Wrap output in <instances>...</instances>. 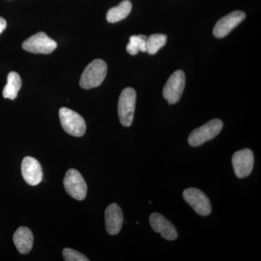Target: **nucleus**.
<instances>
[{
	"instance_id": "f257e3e1",
	"label": "nucleus",
	"mask_w": 261,
	"mask_h": 261,
	"mask_svg": "<svg viewBox=\"0 0 261 261\" xmlns=\"http://www.w3.org/2000/svg\"><path fill=\"white\" fill-rule=\"evenodd\" d=\"M108 66L101 59L94 60L84 69L80 80V86L84 89L99 87L107 75Z\"/></svg>"
},
{
	"instance_id": "f03ea898",
	"label": "nucleus",
	"mask_w": 261,
	"mask_h": 261,
	"mask_svg": "<svg viewBox=\"0 0 261 261\" xmlns=\"http://www.w3.org/2000/svg\"><path fill=\"white\" fill-rule=\"evenodd\" d=\"M137 94L135 89L127 87L122 91L118 99V111L120 122L123 126L129 127L133 122Z\"/></svg>"
},
{
	"instance_id": "7ed1b4c3",
	"label": "nucleus",
	"mask_w": 261,
	"mask_h": 261,
	"mask_svg": "<svg viewBox=\"0 0 261 261\" xmlns=\"http://www.w3.org/2000/svg\"><path fill=\"white\" fill-rule=\"evenodd\" d=\"M223 128V122L214 119L192 130L188 137L189 144L192 147H199L217 137Z\"/></svg>"
},
{
	"instance_id": "20e7f679",
	"label": "nucleus",
	"mask_w": 261,
	"mask_h": 261,
	"mask_svg": "<svg viewBox=\"0 0 261 261\" xmlns=\"http://www.w3.org/2000/svg\"><path fill=\"white\" fill-rule=\"evenodd\" d=\"M59 117L62 127L66 133L73 137H83L87 129L83 117L67 108L59 110Z\"/></svg>"
},
{
	"instance_id": "39448f33",
	"label": "nucleus",
	"mask_w": 261,
	"mask_h": 261,
	"mask_svg": "<svg viewBox=\"0 0 261 261\" xmlns=\"http://www.w3.org/2000/svg\"><path fill=\"white\" fill-rule=\"evenodd\" d=\"M65 191L77 200H83L87 193V185L82 175L77 170L70 168L63 180Z\"/></svg>"
},
{
	"instance_id": "423d86ee",
	"label": "nucleus",
	"mask_w": 261,
	"mask_h": 261,
	"mask_svg": "<svg viewBox=\"0 0 261 261\" xmlns=\"http://www.w3.org/2000/svg\"><path fill=\"white\" fill-rule=\"evenodd\" d=\"M56 42L45 33L39 32L27 39L22 44L24 50L34 54H50L56 49Z\"/></svg>"
},
{
	"instance_id": "0eeeda50",
	"label": "nucleus",
	"mask_w": 261,
	"mask_h": 261,
	"mask_svg": "<svg viewBox=\"0 0 261 261\" xmlns=\"http://www.w3.org/2000/svg\"><path fill=\"white\" fill-rule=\"evenodd\" d=\"M185 74L176 70L169 77L163 90V97L170 105L176 104L181 99L185 87Z\"/></svg>"
},
{
	"instance_id": "6e6552de",
	"label": "nucleus",
	"mask_w": 261,
	"mask_h": 261,
	"mask_svg": "<svg viewBox=\"0 0 261 261\" xmlns=\"http://www.w3.org/2000/svg\"><path fill=\"white\" fill-rule=\"evenodd\" d=\"M183 197L197 214L207 216L211 214L210 200L205 194L198 189H186L183 192Z\"/></svg>"
},
{
	"instance_id": "1a4fd4ad",
	"label": "nucleus",
	"mask_w": 261,
	"mask_h": 261,
	"mask_svg": "<svg viewBox=\"0 0 261 261\" xmlns=\"http://www.w3.org/2000/svg\"><path fill=\"white\" fill-rule=\"evenodd\" d=\"M232 165L235 175L238 178L247 177L253 168V152L250 149L238 151L233 154Z\"/></svg>"
},
{
	"instance_id": "9d476101",
	"label": "nucleus",
	"mask_w": 261,
	"mask_h": 261,
	"mask_svg": "<svg viewBox=\"0 0 261 261\" xmlns=\"http://www.w3.org/2000/svg\"><path fill=\"white\" fill-rule=\"evenodd\" d=\"M245 13L242 11H233L224 18L220 19L215 25L214 35L217 38H223L228 35L233 29L243 22L245 18Z\"/></svg>"
},
{
	"instance_id": "9b49d317",
	"label": "nucleus",
	"mask_w": 261,
	"mask_h": 261,
	"mask_svg": "<svg viewBox=\"0 0 261 261\" xmlns=\"http://www.w3.org/2000/svg\"><path fill=\"white\" fill-rule=\"evenodd\" d=\"M21 172L23 179L31 186H36L42 181L43 172L39 161L27 156L21 163Z\"/></svg>"
},
{
	"instance_id": "f8f14e48",
	"label": "nucleus",
	"mask_w": 261,
	"mask_h": 261,
	"mask_svg": "<svg viewBox=\"0 0 261 261\" xmlns=\"http://www.w3.org/2000/svg\"><path fill=\"white\" fill-rule=\"evenodd\" d=\"M149 224L152 229L160 233L162 238L172 241L178 238V233L172 223L170 222L162 215L153 213L149 217Z\"/></svg>"
},
{
	"instance_id": "ddd939ff",
	"label": "nucleus",
	"mask_w": 261,
	"mask_h": 261,
	"mask_svg": "<svg viewBox=\"0 0 261 261\" xmlns=\"http://www.w3.org/2000/svg\"><path fill=\"white\" fill-rule=\"evenodd\" d=\"M106 227L111 235H116L121 231L123 223V215L121 207L116 203L108 206L105 212Z\"/></svg>"
},
{
	"instance_id": "4468645a",
	"label": "nucleus",
	"mask_w": 261,
	"mask_h": 261,
	"mask_svg": "<svg viewBox=\"0 0 261 261\" xmlns=\"http://www.w3.org/2000/svg\"><path fill=\"white\" fill-rule=\"evenodd\" d=\"M13 243L20 254H27L32 250L34 244V236L29 228L19 227L13 234Z\"/></svg>"
},
{
	"instance_id": "2eb2a0df",
	"label": "nucleus",
	"mask_w": 261,
	"mask_h": 261,
	"mask_svg": "<svg viewBox=\"0 0 261 261\" xmlns=\"http://www.w3.org/2000/svg\"><path fill=\"white\" fill-rule=\"evenodd\" d=\"M22 81L16 72H10L8 75V82L3 89V97L13 100L18 96L19 90L21 88Z\"/></svg>"
},
{
	"instance_id": "dca6fc26",
	"label": "nucleus",
	"mask_w": 261,
	"mask_h": 261,
	"mask_svg": "<svg viewBox=\"0 0 261 261\" xmlns=\"http://www.w3.org/2000/svg\"><path fill=\"white\" fill-rule=\"evenodd\" d=\"M132 9V5L128 0H123L118 6L108 10L107 20L109 23H116L126 18Z\"/></svg>"
},
{
	"instance_id": "f3484780",
	"label": "nucleus",
	"mask_w": 261,
	"mask_h": 261,
	"mask_svg": "<svg viewBox=\"0 0 261 261\" xmlns=\"http://www.w3.org/2000/svg\"><path fill=\"white\" fill-rule=\"evenodd\" d=\"M147 39L145 36H132L129 39V43L127 44L126 50L128 54L136 56L139 51L145 53L147 50Z\"/></svg>"
},
{
	"instance_id": "a211bd4d",
	"label": "nucleus",
	"mask_w": 261,
	"mask_h": 261,
	"mask_svg": "<svg viewBox=\"0 0 261 261\" xmlns=\"http://www.w3.org/2000/svg\"><path fill=\"white\" fill-rule=\"evenodd\" d=\"M167 37L165 34H155L149 36L147 39V53L154 55L166 44Z\"/></svg>"
},
{
	"instance_id": "6ab92c4d",
	"label": "nucleus",
	"mask_w": 261,
	"mask_h": 261,
	"mask_svg": "<svg viewBox=\"0 0 261 261\" xmlns=\"http://www.w3.org/2000/svg\"><path fill=\"white\" fill-rule=\"evenodd\" d=\"M65 261H88L89 260L82 252L70 248H65L63 251Z\"/></svg>"
},
{
	"instance_id": "aec40b11",
	"label": "nucleus",
	"mask_w": 261,
	"mask_h": 261,
	"mask_svg": "<svg viewBox=\"0 0 261 261\" xmlns=\"http://www.w3.org/2000/svg\"><path fill=\"white\" fill-rule=\"evenodd\" d=\"M6 20H5L4 18H1V17H0V34H1V33H3V31H4L5 29H6Z\"/></svg>"
}]
</instances>
